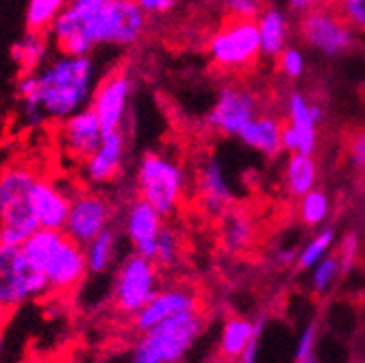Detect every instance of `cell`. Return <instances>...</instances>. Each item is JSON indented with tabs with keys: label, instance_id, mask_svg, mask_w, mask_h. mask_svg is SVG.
<instances>
[{
	"label": "cell",
	"instance_id": "1",
	"mask_svg": "<svg viewBox=\"0 0 365 363\" xmlns=\"http://www.w3.org/2000/svg\"><path fill=\"white\" fill-rule=\"evenodd\" d=\"M41 109L48 120H66L68 116L91 105V96L98 85L96 63L87 57L57 55L37 70Z\"/></svg>",
	"mask_w": 365,
	"mask_h": 363
},
{
	"label": "cell",
	"instance_id": "2",
	"mask_svg": "<svg viewBox=\"0 0 365 363\" xmlns=\"http://www.w3.org/2000/svg\"><path fill=\"white\" fill-rule=\"evenodd\" d=\"M22 250L37 267L43 270L51 285V294H66L76 290L89 275L85 246L70 237L66 231L37 229L22 244Z\"/></svg>",
	"mask_w": 365,
	"mask_h": 363
},
{
	"label": "cell",
	"instance_id": "3",
	"mask_svg": "<svg viewBox=\"0 0 365 363\" xmlns=\"http://www.w3.org/2000/svg\"><path fill=\"white\" fill-rule=\"evenodd\" d=\"M35 180V170L24 163L0 170V244L22 246L39 229L31 200Z\"/></svg>",
	"mask_w": 365,
	"mask_h": 363
},
{
	"label": "cell",
	"instance_id": "4",
	"mask_svg": "<svg viewBox=\"0 0 365 363\" xmlns=\"http://www.w3.org/2000/svg\"><path fill=\"white\" fill-rule=\"evenodd\" d=\"M85 31L98 46L128 48L140 41L148 29V14L137 0H111V3H85Z\"/></svg>",
	"mask_w": 365,
	"mask_h": 363
},
{
	"label": "cell",
	"instance_id": "5",
	"mask_svg": "<svg viewBox=\"0 0 365 363\" xmlns=\"http://www.w3.org/2000/svg\"><path fill=\"white\" fill-rule=\"evenodd\" d=\"M207 57L224 74H242L255 68L263 57L257 20L226 16L207 41Z\"/></svg>",
	"mask_w": 365,
	"mask_h": 363
},
{
	"label": "cell",
	"instance_id": "6",
	"mask_svg": "<svg viewBox=\"0 0 365 363\" xmlns=\"http://www.w3.org/2000/svg\"><path fill=\"white\" fill-rule=\"evenodd\" d=\"M205 327L202 311H180L170 315L137 342L133 363H172L185 352Z\"/></svg>",
	"mask_w": 365,
	"mask_h": 363
},
{
	"label": "cell",
	"instance_id": "7",
	"mask_svg": "<svg viewBox=\"0 0 365 363\" xmlns=\"http://www.w3.org/2000/svg\"><path fill=\"white\" fill-rule=\"evenodd\" d=\"M137 196L148 200L163 218L172 215L185 196L187 178L180 163L161 153H144L137 163Z\"/></svg>",
	"mask_w": 365,
	"mask_h": 363
},
{
	"label": "cell",
	"instance_id": "8",
	"mask_svg": "<svg viewBox=\"0 0 365 363\" xmlns=\"http://www.w3.org/2000/svg\"><path fill=\"white\" fill-rule=\"evenodd\" d=\"M51 294L48 279L22 250V246L0 244V307L5 313L29 300Z\"/></svg>",
	"mask_w": 365,
	"mask_h": 363
},
{
	"label": "cell",
	"instance_id": "9",
	"mask_svg": "<svg viewBox=\"0 0 365 363\" xmlns=\"http://www.w3.org/2000/svg\"><path fill=\"white\" fill-rule=\"evenodd\" d=\"M298 35L309 48L329 59L348 55L356 44V31L335 5H324L298 16Z\"/></svg>",
	"mask_w": 365,
	"mask_h": 363
},
{
	"label": "cell",
	"instance_id": "10",
	"mask_svg": "<svg viewBox=\"0 0 365 363\" xmlns=\"http://www.w3.org/2000/svg\"><path fill=\"white\" fill-rule=\"evenodd\" d=\"M159 283V265L144 257L133 252L126 257L118 270L115 285H113V307L122 315H135L157 292Z\"/></svg>",
	"mask_w": 365,
	"mask_h": 363
},
{
	"label": "cell",
	"instance_id": "11",
	"mask_svg": "<svg viewBox=\"0 0 365 363\" xmlns=\"http://www.w3.org/2000/svg\"><path fill=\"white\" fill-rule=\"evenodd\" d=\"M261 113V103L255 89L244 83H226L217 92V98L207 116V126L220 135H237Z\"/></svg>",
	"mask_w": 365,
	"mask_h": 363
},
{
	"label": "cell",
	"instance_id": "12",
	"mask_svg": "<svg viewBox=\"0 0 365 363\" xmlns=\"http://www.w3.org/2000/svg\"><path fill=\"white\" fill-rule=\"evenodd\" d=\"M130 98H133V76L128 68L118 66L109 70L103 78H98L89 107L96 111L105 135L126 128Z\"/></svg>",
	"mask_w": 365,
	"mask_h": 363
},
{
	"label": "cell",
	"instance_id": "13",
	"mask_svg": "<svg viewBox=\"0 0 365 363\" xmlns=\"http://www.w3.org/2000/svg\"><path fill=\"white\" fill-rule=\"evenodd\" d=\"M287 118L283 124V148L285 153H307L315 155L317 150V126L324 120V109L319 103L309 101L302 92H292L287 94Z\"/></svg>",
	"mask_w": 365,
	"mask_h": 363
},
{
	"label": "cell",
	"instance_id": "14",
	"mask_svg": "<svg viewBox=\"0 0 365 363\" xmlns=\"http://www.w3.org/2000/svg\"><path fill=\"white\" fill-rule=\"evenodd\" d=\"M115 209L111 200L98 192H76L70 203L66 233L78 244H89L96 235L111 229Z\"/></svg>",
	"mask_w": 365,
	"mask_h": 363
},
{
	"label": "cell",
	"instance_id": "15",
	"mask_svg": "<svg viewBox=\"0 0 365 363\" xmlns=\"http://www.w3.org/2000/svg\"><path fill=\"white\" fill-rule=\"evenodd\" d=\"M103 138H105L103 124L91 107H85L61 120L59 144L76 161H85L87 157L94 155L103 144Z\"/></svg>",
	"mask_w": 365,
	"mask_h": 363
},
{
	"label": "cell",
	"instance_id": "16",
	"mask_svg": "<svg viewBox=\"0 0 365 363\" xmlns=\"http://www.w3.org/2000/svg\"><path fill=\"white\" fill-rule=\"evenodd\" d=\"M180 311H202V300L198 298V294L185 285L161 290L133 315V329L137 333H146L165 317L176 315Z\"/></svg>",
	"mask_w": 365,
	"mask_h": 363
},
{
	"label": "cell",
	"instance_id": "17",
	"mask_svg": "<svg viewBox=\"0 0 365 363\" xmlns=\"http://www.w3.org/2000/svg\"><path fill=\"white\" fill-rule=\"evenodd\" d=\"M163 229V215L142 196L130 200L124 215V231L137 255L155 259L159 233Z\"/></svg>",
	"mask_w": 365,
	"mask_h": 363
},
{
	"label": "cell",
	"instance_id": "18",
	"mask_svg": "<svg viewBox=\"0 0 365 363\" xmlns=\"http://www.w3.org/2000/svg\"><path fill=\"white\" fill-rule=\"evenodd\" d=\"M72 192L66 190L57 180L48 176H37L33 185V209L39 222V229H53V231H63L68 213H70V203H72Z\"/></svg>",
	"mask_w": 365,
	"mask_h": 363
},
{
	"label": "cell",
	"instance_id": "19",
	"mask_svg": "<svg viewBox=\"0 0 365 363\" xmlns=\"http://www.w3.org/2000/svg\"><path fill=\"white\" fill-rule=\"evenodd\" d=\"M126 144L124 128L105 135L98 150L83 161V178L89 185H107L120 176L126 159Z\"/></svg>",
	"mask_w": 365,
	"mask_h": 363
},
{
	"label": "cell",
	"instance_id": "20",
	"mask_svg": "<svg viewBox=\"0 0 365 363\" xmlns=\"http://www.w3.org/2000/svg\"><path fill=\"white\" fill-rule=\"evenodd\" d=\"M198 196L205 213L222 218L233 205V190L217 159H207L198 170Z\"/></svg>",
	"mask_w": 365,
	"mask_h": 363
},
{
	"label": "cell",
	"instance_id": "21",
	"mask_svg": "<svg viewBox=\"0 0 365 363\" xmlns=\"http://www.w3.org/2000/svg\"><path fill=\"white\" fill-rule=\"evenodd\" d=\"M283 124L285 120L279 118V116H274V113H259L240 135H237V140L261 153L263 157L267 159H277L279 155L285 153L283 148Z\"/></svg>",
	"mask_w": 365,
	"mask_h": 363
},
{
	"label": "cell",
	"instance_id": "22",
	"mask_svg": "<svg viewBox=\"0 0 365 363\" xmlns=\"http://www.w3.org/2000/svg\"><path fill=\"white\" fill-rule=\"evenodd\" d=\"M261 55L267 59H277L289 46V20L287 14L277 5H265L257 18Z\"/></svg>",
	"mask_w": 365,
	"mask_h": 363
},
{
	"label": "cell",
	"instance_id": "23",
	"mask_svg": "<svg viewBox=\"0 0 365 363\" xmlns=\"http://www.w3.org/2000/svg\"><path fill=\"white\" fill-rule=\"evenodd\" d=\"M317 161L313 155L307 153H289L285 172H283V183L285 192L292 198H302L307 192L315 190L317 185Z\"/></svg>",
	"mask_w": 365,
	"mask_h": 363
},
{
	"label": "cell",
	"instance_id": "24",
	"mask_svg": "<svg viewBox=\"0 0 365 363\" xmlns=\"http://www.w3.org/2000/svg\"><path fill=\"white\" fill-rule=\"evenodd\" d=\"M51 37L48 33H35L26 31L22 39H18L11 48V57L18 63L20 72H37L48 61L51 51Z\"/></svg>",
	"mask_w": 365,
	"mask_h": 363
},
{
	"label": "cell",
	"instance_id": "25",
	"mask_svg": "<svg viewBox=\"0 0 365 363\" xmlns=\"http://www.w3.org/2000/svg\"><path fill=\"white\" fill-rule=\"evenodd\" d=\"M255 237V224L242 209H228L222 215V244L226 250L240 252Z\"/></svg>",
	"mask_w": 365,
	"mask_h": 363
},
{
	"label": "cell",
	"instance_id": "26",
	"mask_svg": "<svg viewBox=\"0 0 365 363\" xmlns=\"http://www.w3.org/2000/svg\"><path fill=\"white\" fill-rule=\"evenodd\" d=\"M18 101H20L22 118H24L26 126H39L48 120L41 109L37 72H20V76H18Z\"/></svg>",
	"mask_w": 365,
	"mask_h": 363
},
{
	"label": "cell",
	"instance_id": "27",
	"mask_svg": "<svg viewBox=\"0 0 365 363\" xmlns=\"http://www.w3.org/2000/svg\"><path fill=\"white\" fill-rule=\"evenodd\" d=\"M115 252H118V233L113 229L103 231L89 244H85L89 275H103L105 270H109V265L115 259Z\"/></svg>",
	"mask_w": 365,
	"mask_h": 363
},
{
	"label": "cell",
	"instance_id": "28",
	"mask_svg": "<svg viewBox=\"0 0 365 363\" xmlns=\"http://www.w3.org/2000/svg\"><path fill=\"white\" fill-rule=\"evenodd\" d=\"M70 3L72 0H29L26 14H24L26 31L48 33L53 22L66 11Z\"/></svg>",
	"mask_w": 365,
	"mask_h": 363
},
{
	"label": "cell",
	"instance_id": "29",
	"mask_svg": "<svg viewBox=\"0 0 365 363\" xmlns=\"http://www.w3.org/2000/svg\"><path fill=\"white\" fill-rule=\"evenodd\" d=\"M255 329L257 327L242 320V317H228V322L224 327V335H222V354L231 359L240 357L246 350L250 337L255 335Z\"/></svg>",
	"mask_w": 365,
	"mask_h": 363
},
{
	"label": "cell",
	"instance_id": "30",
	"mask_svg": "<svg viewBox=\"0 0 365 363\" xmlns=\"http://www.w3.org/2000/svg\"><path fill=\"white\" fill-rule=\"evenodd\" d=\"M331 213V200H329V194L322 192V190H311L307 192L300 203H298V218L304 226H319Z\"/></svg>",
	"mask_w": 365,
	"mask_h": 363
},
{
	"label": "cell",
	"instance_id": "31",
	"mask_svg": "<svg viewBox=\"0 0 365 363\" xmlns=\"http://www.w3.org/2000/svg\"><path fill=\"white\" fill-rule=\"evenodd\" d=\"M180 250H182V242L176 233V229L172 226L163 224V229L159 233V242H157V255H155V263L159 267H174L178 265V259H180Z\"/></svg>",
	"mask_w": 365,
	"mask_h": 363
},
{
	"label": "cell",
	"instance_id": "32",
	"mask_svg": "<svg viewBox=\"0 0 365 363\" xmlns=\"http://www.w3.org/2000/svg\"><path fill=\"white\" fill-rule=\"evenodd\" d=\"M333 242H335V231L331 229H322L319 231L307 246H304V250H302V255H300V259H298V265L302 267V270H307V267H311V265H315L317 261H322L324 259V255H327V250L333 246Z\"/></svg>",
	"mask_w": 365,
	"mask_h": 363
},
{
	"label": "cell",
	"instance_id": "33",
	"mask_svg": "<svg viewBox=\"0 0 365 363\" xmlns=\"http://www.w3.org/2000/svg\"><path fill=\"white\" fill-rule=\"evenodd\" d=\"M274 61H277L279 74L285 76L287 81H298L307 70V59L298 46H287Z\"/></svg>",
	"mask_w": 365,
	"mask_h": 363
},
{
	"label": "cell",
	"instance_id": "34",
	"mask_svg": "<svg viewBox=\"0 0 365 363\" xmlns=\"http://www.w3.org/2000/svg\"><path fill=\"white\" fill-rule=\"evenodd\" d=\"M341 272V265H339V257L337 255H331V257H324L322 261L317 263L315 272H313V290L317 294L327 292L333 281L337 279V275Z\"/></svg>",
	"mask_w": 365,
	"mask_h": 363
},
{
	"label": "cell",
	"instance_id": "35",
	"mask_svg": "<svg viewBox=\"0 0 365 363\" xmlns=\"http://www.w3.org/2000/svg\"><path fill=\"white\" fill-rule=\"evenodd\" d=\"M333 5L356 33H365V0H335Z\"/></svg>",
	"mask_w": 365,
	"mask_h": 363
},
{
	"label": "cell",
	"instance_id": "36",
	"mask_svg": "<svg viewBox=\"0 0 365 363\" xmlns=\"http://www.w3.org/2000/svg\"><path fill=\"white\" fill-rule=\"evenodd\" d=\"M220 5L224 7L226 16L252 18V20H257L259 14H261L263 7H265L263 0H220Z\"/></svg>",
	"mask_w": 365,
	"mask_h": 363
},
{
	"label": "cell",
	"instance_id": "37",
	"mask_svg": "<svg viewBox=\"0 0 365 363\" xmlns=\"http://www.w3.org/2000/svg\"><path fill=\"white\" fill-rule=\"evenodd\" d=\"M356 252H359V240H356V235H354V233H350V235H346V237L341 240L339 255H337V257H339L341 272H346V270L354 263Z\"/></svg>",
	"mask_w": 365,
	"mask_h": 363
},
{
	"label": "cell",
	"instance_id": "38",
	"mask_svg": "<svg viewBox=\"0 0 365 363\" xmlns=\"http://www.w3.org/2000/svg\"><path fill=\"white\" fill-rule=\"evenodd\" d=\"M137 3L148 14V18H161L176 9L178 0H137Z\"/></svg>",
	"mask_w": 365,
	"mask_h": 363
},
{
	"label": "cell",
	"instance_id": "39",
	"mask_svg": "<svg viewBox=\"0 0 365 363\" xmlns=\"http://www.w3.org/2000/svg\"><path fill=\"white\" fill-rule=\"evenodd\" d=\"M348 159L354 168H365V131H359L348 144Z\"/></svg>",
	"mask_w": 365,
	"mask_h": 363
},
{
	"label": "cell",
	"instance_id": "40",
	"mask_svg": "<svg viewBox=\"0 0 365 363\" xmlns=\"http://www.w3.org/2000/svg\"><path fill=\"white\" fill-rule=\"evenodd\" d=\"M313 339H315V324H309V329L304 331V337L300 342L296 363H311V359H313Z\"/></svg>",
	"mask_w": 365,
	"mask_h": 363
},
{
	"label": "cell",
	"instance_id": "41",
	"mask_svg": "<svg viewBox=\"0 0 365 363\" xmlns=\"http://www.w3.org/2000/svg\"><path fill=\"white\" fill-rule=\"evenodd\" d=\"M335 0H287V7L292 14L296 16H302L311 9H317V7H324V5H333Z\"/></svg>",
	"mask_w": 365,
	"mask_h": 363
},
{
	"label": "cell",
	"instance_id": "42",
	"mask_svg": "<svg viewBox=\"0 0 365 363\" xmlns=\"http://www.w3.org/2000/svg\"><path fill=\"white\" fill-rule=\"evenodd\" d=\"M296 259V250H283V252H279V261L285 265V263H292Z\"/></svg>",
	"mask_w": 365,
	"mask_h": 363
},
{
	"label": "cell",
	"instance_id": "43",
	"mask_svg": "<svg viewBox=\"0 0 365 363\" xmlns=\"http://www.w3.org/2000/svg\"><path fill=\"white\" fill-rule=\"evenodd\" d=\"M5 352H7V346H5V333L0 329V363H5Z\"/></svg>",
	"mask_w": 365,
	"mask_h": 363
},
{
	"label": "cell",
	"instance_id": "44",
	"mask_svg": "<svg viewBox=\"0 0 365 363\" xmlns=\"http://www.w3.org/2000/svg\"><path fill=\"white\" fill-rule=\"evenodd\" d=\"M213 363H233V359H231V357H224V354H222V357H220V359H215Z\"/></svg>",
	"mask_w": 365,
	"mask_h": 363
},
{
	"label": "cell",
	"instance_id": "45",
	"mask_svg": "<svg viewBox=\"0 0 365 363\" xmlns=\"http://www.w3.org/2000/svg\"><path fill=\"white\" fill-rule=\"evenodd\" d=\"M85 3H111V0H85Z\"/></svg>",
	"mask_w": 365,
	"mask_h": 363
},
{
	"label": "cell",
	"instance_id": "46",
	"mask_svg": "<svg viewBox=\"0 0 365 363\" xmlns=\"http://www.w3.org/2000/svg\"><path fill=\"white\" fill-rule=\"evenodd\" d=\"M3 315H5V311H3V307H0V320H3Z\"/></svg>",
	"mask_w": 365,
	"mask_h": 363
}]
</instances>
